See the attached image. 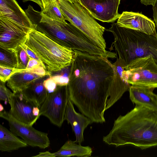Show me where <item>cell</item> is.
Segmentation results:
<instances>
[{
  "label": "cell",
  "instance_id": "1",
  "mask_svg": "<svg viewBox=\"0 0 157 157\" xmlns=\"http://www.w3.org/2000/svg\"><path fill=\"white\" fill-rule=\"evenodd\" d=\"M67 85L70 99L92 123L105 121V112L122 96L113 86L114 71L108 58L74 51Z\"/></svg>",
  "mask_w": 157,
  "mask_h": 157
},
{
  "label": "cell",
  "instance_id": "2",
  "mask_svg": "<svg viewBox=\"0 0 157 157\" xmlns=\"http://www.w3.org/2000/svg\"><path fill=\"white\" fill-rule=\"evenodd\" d=\"M116 147L132 144L141 149L157 146V113L140 105L115 120L109 133L103 138Z\"/></svg>",
  "mask_w": 157,
  "mask_h": 157
},
{
  "label": "cell",
  "instance_id": "3",
  "mask_svg": "<svg viewBox=\"0 0 157 157\" xmlns=\"http://www.w3.org/2000/svg\"><path fill=\"white\" fill-rule=\"evenodd\" d=\"M34 25L35 29L45 34L59 45L73 51L78 50L90 54L108 57L105 51L92 42L72 24L56 21L43 15L29 5L25 10Z\"/></svg>",
  "mask_w": 157,
  "mask_h": 157
},
{
  "label": "cell",
  "instance_id": "4",
  "mask_svg": "<svg viewBox=\"0 0 157 157\" xmlns=\"http://www.w3.org/2000/svg\"><path fill=\"white\" fill-rule=\"evenodd\" d=\"M105 30L113 34L114 46L125 67L136 58L149 56L157 64V36L121 27L117 23Z\"/></svg>",
  "mask_w": 157,
  "mask_h": 157
},
{
  "label": "cell",
  "instance_id": "5",
  "mask_svg": "<svg viewBox=\"0 0 157 157\" xmlns=\"http://www.w3.org/2000/svg\"><path fill=\"white\" fill-rule=\"evenodd\" d=\"M25 44L40 59L49 72L71 65L74 51L61 46L35 29L29 33Z\"/></svg>",
  "mask_w": 157,
  "mask_h": 157
},
{
  "label": "cell",
  "instance_id": "6",
  "mask_svg": "<svg viewBox=\"0 0 157 157\" xmlns=\"http://www.w3.org/2000/svg\"><path fill=\"white\" fill-rule=\"evenodd\" d=\"M66 20L84 33L95 45L107 51L106 43L103 37L105 28L100 25L79 3L66 0H57Z\"/></svg>",
  "mask_w": 157,
  "mask_h": 157
},
{
  "label": "cell",
  "instance_id": "7",
  "mask_svg": "<svg viewBox=\"0 0 157 157\" xmlns=\"http://www.w3.org/2000/svg\"><path fill=\"white\" fill-rule=\"evenodd\" d=\"M124 68L130 85L157 88V64L151 56L136 58Z\"/></svg>",
  "mask_w": 157,
  "mask_h": 157
},
{
  "label": "cell",
  "instance_id": "8",
  "mask_svg": "<svg viewBox=\"0 0 157 157\" xmlns=\"http://www.w3.org/2000/svg\"><path fill=\"white\" fill-rule=\"evenodd\" d=\"M69 98L67 85L57 86L54 91L48 93L40 108V116H45L53 124L61 127L64 121Z\"/></svg>",
  "mask_w": 157,
  "mask_h": 157
},
{
  "label": "cell",
  "instance_id": "9",
  "mask_svg": "<svg viewBox=\"0 0 157 157\" xmlns=\"http://www.w3.org/2000/svg\"><path fill=\"white\" fill-rule=\"evenodd\" d=\"M0 117L8 122L10 130L21 137L28 145L41 149L49 146L50 143L48 133L38 131L32 126L18 121L6 111L0 112Z\"/></svg>",
  "mask_w": 157,
  "mask_h": 157
},
{
  "label": "cell",
  "instance_id": "10",
  "mask_svg": "<svg viewBox=\"0 0 157 157\" xmlns=\"http://www.w3.org/2000/svg\"><path fill=\"white\" fill-rule=\"evenodd\" d=\"M9 103L8 112L13 118L21 123L33 126L40 116V108L26 99L21 93H13Z\"/></svg>",
  "mask_w": 157,
  "mask_h": 157
},
{
  "label": "cell",
  "instance_id": "11",
  "mask_svg": "<svg viewBox=\"0 0 157 157\" xmlns=\"http://www.w3.org/2000/svg\"><path fill=\"white\" fill-rule=\"evenodd\" d=\"M33 29L7 19L0 18V47L15 50L25 43Z\"/></svg>",
  "mask_w": 157,
  "mask_h": 157
},
{
  "label": "cell",
  "instance_id": "12",
  "mask_svg": "<svg viewBox=\"0 0 157 157\" xmlns=\"http://www.w3.org/2000/svg\"><path fill=\"white\" fill-rule=\"evenodd\" d=\"M94 18L105 22H113L120 14L118 9L121 0H78Z\"/></svg>",
  "mask_w": 157,
  "mask_h": 157
},
{
  "label": "cell",
  "instance_id": "13",
  "mask_svg": "<svg viewBox=\"0 0 157 157\" xmlns=\"http://www.w3.org/2000/svg\"><path fill=\"white\" fill-rule=\"evenodd\" d=\"M51 75L50 72L42 66L32 69H20L10 76L7 84L13 93H20L36 81Z\"/></svg>",
  "mask_w": 157,
  "mask_h": 157
},
{
  "label": "cell",
  "instance_id": "14",
  "mask_svg": "<svg viewBox=\"0 0 157 157\" xmlns=\"http://www.w3.org/2000/svg\"><path fill=\"white\" fill-rule=\"evenodd\" d=\"M117 23L121 27L157 36L154 21L141 13L124 11L120 14Z\"/></svg>",
  "mask_w": 157,
  "mask_h": 157
},
{
  "label": "cell",
  "instance_id": "15",
  "mask_svg": "<svg viewBox=\"0 0 157 157\" xmlns=\"http://www.w3.org/2000/svg\"><path fill=\"white\" fill-rule=\"evenodd\" d=\"M0 18H4L31 29L33 25L15 0H0Z\"/></svg>",
  "mask_w": 157,
  "mask_h": 157
},
{
  "label": "cell",
  "instance_id": "16",
  "mask_svg": "<svg viewBox=\"0 0 157 157\" xmlns=\"http://www.w3.org/2000/svg\"><path fill=\"white\" fill-rule=\"evenodd\" d=\"M64 119L71 126L76 137L75 141L78 144L82 143L84 140L83 132L85 129L89 124L93 123L89 118L75 111L73 103L69 98L66 107Z\"/></svg>",
  "mask_w": 157,
  "mask_h": 157
},
{
  "label": "cell",
  "instance_id": "17",
  "mask_svg": "<svg viewBox=\"0 0 157 157\" xmlns=\"http://www.w3.org/2000/svg\"><path fill=\"white\" fill-rule=\"evenodd\" d=\"M154 89L131 85L128 90L133 103L142 105L157 113V95Z\"/></svg>",
  "mask_w": 157,
  "mask_h": 157
},
{
  "label": "cell",
  "instance_id": "18",
  "mask_svg": "<svg viewBox=\"0 0 157 157\" xmlns=\"http://www.w3.org/2000/svg\"><path fill=\"white\" fill-rule=\"evenodd\" d=\"M75 141L71 140L67 141L57 151L51 153L47 152V157H68L76 156L80 157L90 156L92 153V149L89 146H83L80 144H77Z\"/></svg>",
  "mask_w": 157,
  "mask_h": 157
},
{
  "label": "cell",
  "instance_id": "19",
  "mask_svg": "<svg viewBox=\"0 0 157 157\" xmlns=\"http://www.w3.org/2000/svg\"><path fill=\"white\" fill-rule=\"evenodd\" d=\"M49 76H46L36 81L21 92L26 99L40 108L48 93L44 85V81Z\"/></svg>",
  "mask_w": 157,
  "mask_h": 157
},
{
  "label": "cell",
  "instance_id": "20",
  "mask_svg": "<svg viewBox=\"0 0 157 157\" xmlns=\"http://www.w3.org/2000/svg\"><path fill=\"white\" fill-rule=\"evenodd\" d=\"M28 144L23 140L0 125V150L2 152H10L26 147Z\"/></svg>",
  "mask_w": 157,
  "mask_h": 157
},
{
  "label": "cell",
  "instance_id": "21",
  "mask_svg": "<svg viewBox=\"0 0 157 157\" xmlns=\"http://www.w3.org/2000/svg\"><path fill=\"white\" fill-rule=\"evenodd\" d=\"M17 64L14 50L0 47V66L16 68Z\"/></svg>",
  "mask_w": 157,
  "mask_h": 157
},
{
  "label": "cell",
  "instance_id": "22",
  "mask_svg": "<svg viewBox=\"0 0 157 157\" xmlns=\"http://www.w3.org/2000/svg\"><path fill=\"white\" fill-rule=\"evenodd\" d=\"M42 14L45 16L53 20L66 22L59 4L56 1L52 2L46 8L41 10Z\"/></svg>",
  "mask_w": 157,
  "mask_h": 157
},
{
  "label": "cell",
  "instance_id": "23",
  "mask_svg": "<svg viewBox=\"0 0 157 157\" xmlns=\"http://www.w3.org/2000/svg\"><path fill=\"white\" fill-rule=\"evenodd\" d=\"M14 50L16 52L17 61L16 68L19 69H26L29 59L27 53L20 46Z\"/></svg>",
  "mask_w": 157,
  "mask_h": 157
},
{
  "label": "cell",
  "instance_id": "24",
  "mask_svg": "<svg viewBox=\"0 0 157 157\" xmlns=\"http://www.w3.org/2000/svg\"><path fill=\"white\" fill-rule=\"evenodd\" d=\"M20 69L0 66V81L6 82L10 76Z\"/></svg>",
  "mask_w": 157,
  "mask_h": 157
},
{
  "label": "cell",
  "instance_id": "25",
  "mask_svg": "<svg viewBox=\"0 0 157 157\" xmlns=\"http://www.w3.org/2000/svg\"><path fill=\"white\" fill-rule=\"evenodd\" d=\"M5 83L0 81V99L7 104L9 103L10 96L13 93L6 87Z\"/></svg>",
  "mask_w": 157,
  "mask_h": 157
},
{
  "label": "cell",
  "instance_id": "26",
  "mask_svg": "<svg viewBox=\"0 0 157 157\" xmlns=\"http://www.w3.org/2000/svg\"><path fill=\"white\" fill-rule=\"evenodd\" d=\"M51 75L45 79L44 81V86L48 91V93L54 91L57 86Z\"/></svg>",
  "mask_w": 157,
  "mask_h": 157
},
{
  "label": "cell",
  "instance_id": "27",
  "mask_svg": "<svg viewBox=\"0 0 157 157\" xmlns=\"http://www.w3.org/2000/svg\"><path fill=\"white\" fill-rule=\"evenodd\" d=\"M51 77L56 83L57 86H64L67 84L69 78L68 77H66L62 75H51Z\"/></svg>",
  "mask_w": 157,
  "mask_h": 157
},
{
  "label": "cell",
  "instance_id": "28",
  "mask_svg": "<svg viewBox=\"0 0 157 157\" xmlns=\"http://www.w3.org/2000/svg\"><path fill=\"white\" fill-rule=\"evenodd\" d=\"M20 46L26 51L29 57L35 59L39 61L42 64L44 68L47 70L45 65L40 59L25 44V43L22 44Z\"/></svg>",
  "mask_w": 157,
  "mask_h": 157
},
{
  "label": "cell",
  "instance_id": "29",
  "mask_svg": "<svg viewBox=\"0 0 157 157\" xmlns=\"http://www.w3.org/2000/svg\"><path fill=\"white\" fill-rule=\"evenodd\" d=\"M40 66H42L44 68L42 64L39 61L35 59L29 57L26 69H32Z\"/></svg>",
  "mask_w": 157,
  "mask_h": 157
},
{
  "label": "cell",
  "instance_id": "30",
  "mask_svg": "<svg viewBox=\"0 0 157 157\" xmlns=\"http://www.w3.org/2000/svg\"><path fill=\"white\" fill-rule=\"evenodd\" d=\"M153 17L157 29V0L155 4L152 6Z\"/></svg>",
  "mask_w": 157,
  "mask_h": 157
},
{
  "label": "cell",
  "instance_id": "31",
  "mask_svg": "<svg viewBox=\"0 0 157 157\" xmlns=\"http://www.w3.org/2000/svg\"><path fill=\"white\" fill-rule=\"evenodd\" d=\"M157 0H140L142 4L146 6L151 5L153 6Z\"/></svg>",
  "mask_w": 157,
  "mask_h": 157
},
{
  "label": "cell",
  "instance_id": "32",
  "mask_svg": "<svg viewBox=\"0 0 157 157\" xmlns=\"http://www.w3.org/2000/svg\"><path fill=\"white\" fill-rule=\"evenodd\" d=\"M43 5V9L46 8L49 4L57 0H41Z\"/></svg>",
  "mask_w": 157,
  "mask_h": 157
},
{
  "label": "cell",
  "instance_id": "33",
  "mask_svg": "<svg viewBox=\"0 0 157 157\" xmlns=\"http://www.w3.org/2000/svg\"><path fill=\"white\" fill-rule=\"evenodd\" d=\"M22 1L24 2H25L28 1H31L34 2L39 6L41 8V10H43V5L41 0H22Z\"/></svg>",
  "mask_w": 157,
  "mask_h": 157
},
{
  "label": "cell",
  "instance_id": "34",
  "mask_svg": "<svg viewBox=\"0 0 157 157\" xmlns=\"http://www.w3.org/2000/svg\"><path fill=\"white\" fill-rule=\"evenodd\" d=\"M4 110V107L1 104H0V112H2Z\"/></svg>",
  "mask_w": 157,
  "mask_h": 157
},
{
  "label": "cell",
  "instance_id": "35",
  "mask_svg": "<svg viewBox=\"0 0 157 157\" xmlns=\"http://www.w3.org/2000/svg\"><path fill=\"white\" fill-rule=\"evenodd\" d=\"M66 0L69 1L71 2H75L76 1V0Z\"/></svg>",
  "mask_w": 157,
  "mask_h": 157
}]
</instances>
